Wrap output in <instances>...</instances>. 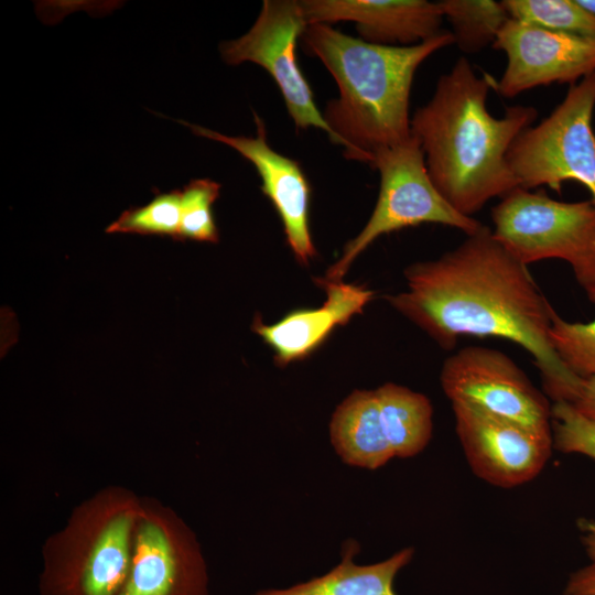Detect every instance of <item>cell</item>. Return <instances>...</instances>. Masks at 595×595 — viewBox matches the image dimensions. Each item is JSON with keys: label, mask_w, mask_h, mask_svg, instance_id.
Here are the masks:
<instances>
[{"label": "cell", "mask_w": 595, "mask_h": 595, "mask_svg": "<svg viewBox=\"0 0 595 595\" xmlns=\"http://www.w3.org/2000/svg\"><path fill=\"white\" fill-rule=\"evenodd\" d=\"M408 290L386 299L444 349L462 336L513 342L533 358L545 394L571 403L583 378L560 360L549 337L553 306L528 266L483 225L440 258L404 270Z\"/></svg>", "instance_id": "cell-1"}, {"label": "cell", "mask_w": 595, "mask_h": 595, "mask_svg": "<svg viewBox=\"0 0 595 595\" xmlns=\"http://www.w3.org/2000/svg\"><path fill=\"white\" fill-rule=\"evenodd\" d=\"M496 85L461 57L440 76L433 96L410 121L432 182L457 212L469 217L491 198L519 187L507 153L538 117L531 106H513L500 118L491 116L487 97Z\"/></svg>", "instance_id": "cell-2"}, {"label": "cell", "mask_w": 595, "mask_h": 595, "mask_svg": "<svg viewBox=\"0 0 595 595\" xmlns=\"http://www.w3.org/2000/svg\"><path fill=\"white\" fill-rule=\"evenodd\" d=\"M304 51L316 56L338 87L323 117L344 155L367 164L372 153L411 136L409 100L414 74L436 51L454 44L451 31L412 46L379 45L329 24H307Z\"/></svg>", "instance_id": "cell-3"}, {"label": "cell", "mask_w": 595, "mask_h": 595, "mask_svg": "<svg viewBox=\"0 0 595 595\" xmlns=\"http://www.w3.org/2000/svg\"><path fill=\"white\" fill-rule=\"evenodd\" d=\"M141 497L118 485L77 505L42 548L40 595H119L130 567Z\"/></svg>", "instance_id": "cell-4"}, {"label": "cell", "mask_w": 595, "mask_h": 595, "mask_svg": "<svg viewBox=\"0 0 595 595\" xmlns=\"http://www.w3.org/2000/svg\"><path fill=\"white\" fill-rule=\"evenodd\" d=\"M495 238L528 266L566 261L589 301L595 295V204L561 202L545 192L517 187L491 209Z\"/></svg>", "instance_id": "cell-5"}, {"label": "cell", "mask_w": 595, "mask_h": 595, "mask_svg": "<svg viewBox=\"0 0 595 595\" xmlns=\"http://www.w3.org/2000/svg\"><path fill=\"white\" fill-rule=\"evenodd\" d=\"M380 173L375 209L364 229L344 248L328 269L326 279L339 281L353 261L378 237L423 223L454 227L467 235L483 224L457 212L432 182L419 140L411 133L404 141L377 149L371 162Z\"/></svg>", "instance_id": "cell-6"}, {"label": "cell", "mask_w": 595, "mask_h": 595, "mask_svg": "<svg viewBox=\"0 0 595 595\" xmlns=\"http://www.w3.org/2000/svg\"><path fill=\"white\" fill-rule=\"evenodd\" d=\"M595 72L571 85L563 100L515 140L507 161L519 187L542 185L560 193L563 183L582 184L595 204Z\"/></svg>", "instance_id": "cell-7"}, {"label": "cell", "mask_w": 595, "mask_h": 595, "mask_svg": "<svg viewBox=\"0 0 595 595\" xmlns=\"http://www.w3.org/2000/svg\"><path fill=\"white\" fill-rule=\"evenodd\" d=\"M208 583L193 530L171 507L141 497L130 567L119 595H209Z\"/></svg>", "instance_id": "cell-8"}, {"label": "cell", "mask_w": 595, "mask_h": 595, "mask_svg": "<svg viewBox=\"0 0 595 595\" xmlns=\"http://www.w3.org/2000/svg\"><path fill=\"white\" fill-rule=\"evenodd\" d=\"M442 389L452 403H466L552 435L551 404L505 353L467 346L448 356L441 369Z\"/></svg>", "instance_id": "cell-9"}, {"label": "cell", "mask_w": 595, "mask_h": 595, "mask_svg": "<svg viewBox=\"0 0 595 595\" xmlns=\"http://www.w3.org/2000/svg\"><path fill=\"white\" fill-rule=\"evenodd\" d=\"M306 26L299 1L264 0L252 28L236 40L223 42L219 50L228 65L252 62L272 76L298 129L318 128L331 138L296 62V42Z\"/></svg>", "instance_id": "cell-10"}, {"label": "cell", "mask_w": 595, "mask_h": 595, "mask_svg": "<svg viewBox=\"0 0 595 595\" xmlns=\"http://www.w3.org/2000/svg\"><path fill=\"white\" fill-rule=\"evenodd\" d=\"M466 459L483 480L510 488L534 478L548 462L552 435L466 403H452Z\"/></svg>", "instance_id": "cell-11"}, {"label": "cell", "mask_w": 595, "mask_h": 595, "mask_svg": "<svg viewBox=\"0 0 595 595\" xmlns=\"http://www.w3.org/2000/svg\"><path fill=\"white\" fill-rule=\"evenodd\" d=\"M493 47L507 57L496 85L507 98L550 84L574 85L595 72V39L560 33L509 19Z\"/></svg>", "instance_id": "cell-12"}, {"label": "cell", "mask_w": 595, "mask_h": 595, "mask_svg": "<svg viewBox=\"0 0 595 595\" xmlns=\"http://www.w3.org/2000/svg\"><path fill=\"white\" fill-rule=\"evenodd\" d=\"M253 116L257 125L255 138L226 136L201 126L180 122L196 136L234 148L255 165L262 181L261 191L281 218L288 245L296 260L306 264L316 255L309 224L310 184L296 161L280 154L268 144L264 123L257 113Z\"/></svg>", "instance_id": "cell-13"}, {"label": "cell", "mask_w": 595, "mask_h": 595, "mask_svg": "<svg viewBox=\"0 0 595 595\" xmlns=\"http://www.w3.org/2000/svg\"><path fill=\"white\" fill-rule=\"evenodd\" d=\"M307 24L349 21L364 41L387 46H412L443 30L437 2L426 0H303Z\"/></svg>", "instance_id": "cell-14"}, {"label": "cell", "mask_w": 595, "mask_h": 595, "mask_svg": "<svg viewBox=\"0 0 595 595\" xmlns=\"http://www.w3.org/2000/svg\"><path fill=\"white\" fill-rule=\"evenodd\" d=\"M315 282L326 292L320 307L293 311L273 324H266L260 316L252 322V331L273 350L280 367L311 355L336 326L360 314L374 298V291L342 280L322 278Z\"/></svg>", "instance_id": "cell-15"}, {"label": "cell", "mask_w": 595, "mask_h": 595, "mask_svg": "<svg viewBox=\"0 0 595 595\" xmlns=\"http://www.w3.org/2000/svg\"><path fill=\"white\" fill-rule=\"evenodd\" d=\"M329 435L347 465L374 470L394 457L375 390L351 392L333 413Z\"/></svg>", "instance_id": "cell-16"}, {"label": "cell", "mask_w": 595, "mask_h": 595, "mask_svg": "<svg viewBox=\"0 0 595 595\" xmlns=\"http://www.w3.org/2000/svg\"><path fill=\"white\" fill-rule=\"evenodd\" d=\"M359 544L347 540L342 561L322 576L281 589H262L255 595H398L393 587L399 571L413 558V548H404L387 560L360 565L354 562Z\"/></svg>", "instance_id": "cell-17"}, {"label": "cell", "mask_w": 595, "mask_h": 595, "mask_svg": "<svg viewBox=\"0 0 595 595\" xmlns=\"http://www.w3.org/2000/svg\"><path fill=\"white\" fill-rule=\"evenodd\" d=\"M375 391L394 457L418 455L432 436L433 408L430 400L422 393L396 383H385Z\"/></svg>", "instance_id": "cell-18"}, {"label": "cell", "mask_w": 595, "mask_h": 595, "mask_svg": "<svg viewBox=\"0 0 595 595\" xmlns=\"http://www.w3.org/2000/svg\"><path fill=\"white\" fill-rule=\"evenodd\" d=\"M437 3L452 26L454 43L468 54L493 45L510 19L501 1L442 0Z\"/></svg>", "instance_id": "cell-19"}, {"label": "cell", "mask_w": 595, "mask_h": 595, "mask_svg": "<svg viewBox=\"0 0 595 595\" xmlns=\"http://www.w3.org/2000/svg\"><path fill=\"white\" fill-rule=\"evenodd\" d=\"M510 19L566 33L595 39V13L578 0H504Z\"/></svg>", "instance_id": "cell-20"}, {"label": "cell", "mask_w": 595, "mask_h": 595, "mask_svg": "<svg viewBox=\"0 0 595 595\" xmlns=\"http://www.w3.org/2000/svg\"><path fill=\"white\" fill-rule=\"evenodd\" d=\"M181 196V190L165 193L156 191L149 204L126 209L106 228V232L166 236L178 240L182 218Z\"/></svg>", "instance_id": "cell-21"}, {"label": "cell", "mask_w": 595, "mask_h": 595, "mask_svg": "<svg viewBox=\"0 0 595 595\" xmlns=\"http://www.w3.org/2000/svg\"><path fill=\"white\" fill-rule=\"evenodd\" d=\"M591 302L595 303V295ZM549 337L569 370L584 379L595 376V318L567 322L553 310Z\"/></svg>", "instance_id": "cell-22"}, {"label": "cell", "mask_w": 595, "mask_h": 595, "mask_svg": "<svg viewBox=\"0 0 595 595\" xmlns=\"http://www.w3.org/2000/svg\"><path fill=\"white\" fill-rule=\"evenodd\" d=\"M182 218L178 240L218 242L219 234L212 206L218 198L220 184L209 178L192 180L181 190Z\"/></svg>", "instance_id": "cell-23"}, {"label": "cell", "mask_w": 595, "mask_h": 595, "mask_svg": "<svg viewBox=\"0 0 595 595\" xmlns=\"http://www.w3.org/2000/svg\"><path fill=\"white\" fill-rule=\"evenodd\" d=\"M553 446L563 453H578L595 458V420L578 412L566 401L551 405Z\"/></svg>", "instance_id": "cell-24"}, {"label": "cell", "mask_w": 595, "mask_h": 595, "mask_svg": "<svg viewBox=\"0 0 595 595\" xmlns=\"http://www.w3.org/2000/svg\"><path fill=\"white\" fill-rule=\"evenodd\" d=\"M564 595H595V561L571 574Z\"/></svg>", "instance_id": "cell-25"}, {"label": "cell", "mask_w": 595, "mask_h": 595, "mask_svg": "<svg viewBox=\"0 0 595 595\" xmlns=\"http://www.w3.org/2000/svg\"><path fill=\"white\" fill-rule=\"evenodd\" d=\"M571 404L585 416L595 420V376L583 378Z\"/></svg>", "instance_id": "cell-26"}, {"label": "cell", "mask_w": 595, "mask_h": 595, "mask_svg": "<svg viewBox=\"0 0 595 595\" xmlns=\"http://www.w3.org/2000/svg\"><path fill=\"white\" fill-rule=\"evenodd\" d=\"M578 528L583 532V544L592 561H595V520L580 519Z\"/></svg>", "instance_id": "cell-27"}, {"label": "cell", "mask_w": 595, "mask_h": 595, "mask_svg": "<svg viewBox=\"0 0 595 595\" xmlns=\"http://www.w3.org/2000/svg\"><path fill=\"white\" fill-rule=\"evenodd\" d=\"M582 6H584L587 10L595 13V0H578Z\"/></svg>", "instance_id": "cell-28"}]
</instances>
